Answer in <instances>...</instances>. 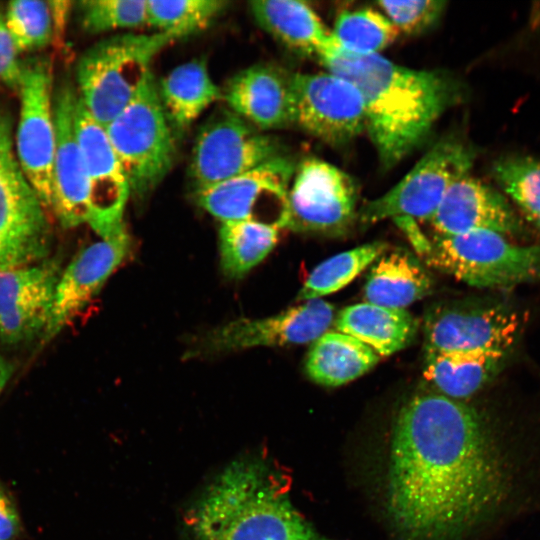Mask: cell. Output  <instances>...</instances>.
Masks as SVG:
<instances>
[{"instance_id": "obj_4", "label": "cell", "mask_w": 540, "mask_h": 540, "mask_svg": "<svg viewBox=\"0 0 540 540\" xmlns=\"http://www.w3.org/2000/svg\"><path fill=\"white\" fill-rule=\"evenodd\" d=\"M178 40L167 33H123L103 39L77 65L79 100L106 127L138 94L158 53Z\"/></svg>"}, {"instance_id": "obj_3", "label": "cell", "mask_w": 540, "mask_h": 540, "mask_svg": "<svg viewBox=\"0 0 540 540\" xmlns=\"http://www.w3.org/2000/svg\"><path fill=\"white\" fill-rule=\"evenodd\" d=\"M186 525L190 540H333L304 520L256 456L228 465L192 506Z\"/></svg>"}, {"instance_id": "obj_37", "label": "cell", "mask_w": 540, "mask_h": 540, "mask_svg": "<svg viewBox=\"0 0 540 540\" xmlns=\"http://www.w3.org/2000/svg\"><path fill=\"white\" fill-rule=\"evenodd\" d=\"M21 531V520L14 499L0 483V540H15Z\"/></svg>"}, {"instance_id": "obj_29", "label": "cell", "mask_w": 540, "mask_h": 540, "mask_svg": "<svg viewBox=\"0 0 540 540\" xmlns=\"http://www.w3.org/2000/svg\"><path fill=\"white\" fill-rule=\"evenodd\" d=\"M386 248V243L372 242L326 259L310 273L297 300L320 299L342 289L381 257Z\"/></svg>"}, {"instance_id": "obj_2", "label": "cell", "mask_w": 540, "mask_h": 540, "mask_svg": "<svg viewBox=\"0 0 540 540\" xmlns=\"http://www.w3.org/2000/svg\"><path fill=\"white\" fill-rule=\"evenodd\" d=\"M317 58L359 91L366 130L385 169L420 146L440 116L463 97L462 86L447 72L408 68L379 54H352L334 40Z\"/></svg>"}, {"instance_id": "obj_14", "label": "cell", "mask_w": 540, "mask_h": 540, "mask_svg": "<svg viewBox=\"0 0 540 540\" xmlns=\"http://www.w3.org/2000/svg\"><path fill=\"white\" fill-rule=\"evenodd\" d=\"M293 124L331 144L343 145L366 130L357 88L329 71L293 73Z\"/></svg>"}, {"instance_id": "obj_12", "label": "cell", "mask_w": 540, "mask_h": 540, "mask_svg": "<svg viewBox=\"0 0 540 540\" xmlns=\"http://www.w3.org/2000/svg\"><path fill=\"white\" fill-rule=\"evenodd\" d=\"M335 308L322 299L307 300L262 319L241 318L214 328L191 344L186 357L257 346L313 343L333 324Z\"/></svg>"}, {"instance_id": "obj_18", "label": "cell", "mask_w": 540, "mask_h": 540, "mask_svg": "<svg viewBox=\"0 0 540 540\" xmlns=\"http://www.w3.org/2000/svg\"><path fill=\"white\" fill-rule=\"evenodd\" d=\"M130 250L126 228L82 249L60 273L44 340L56 336L101 289Z\"/></svg>"}, {"instance_id": "obj_38", "label": "cell", "mask_w": 540, "mask_h": 540, "mask_svg": "<svg viewBox=\"0 0 540 540\" xmlns=\"http://www.w3.org/2000/svg\"><path fill=\"white\" fill-rule=\"evenodd\" d=\"M53 22V38H60L64 34L65 26L71 10L70 1H49Z\"/></svg>"}, {"instance_id": "obj_36", "label": "cell", "mask_w": 540, "mask_h": 540, "mask_svg": "<svg viewBox=\"0 0 540 540\" xmlns=\"http://www.w3.org/2000/svg\"><path fill=\"white\" fill-rule=\"evenodd\" d=\"M24 65L17 51L0 10V83L10 88H19Z\"/></svg>"}, {"instance_id": "obj_26", "label": "cell", "mask_w": 540, "mask_h": 540, "mask_svg": "<svg viewBox=\"0 0 540 540\" xmlns=\"http://www.w3.org/2000/svg\"><path fill=\"white\" fill-rule=\"evenodd\" d=\"M432 287V278L419 260L405 250H395L383 254L371 268L364 300L404 309L429 294Z\"/></svg>"}, {"instance_id": "obj_31", "label": "cell", "mask_w": 540, "mask_h": 540, "mask_svg": "<svg viewBox=\"0 0 540 540\" xmlns=\"http://www.w3.org/2000/svg\"><path fill=\"white\" fill-rule=\"evenodd\" d=\"M229 4L226 0H147V25L179 40L207 29Z\"/></svg>"}, {"instance_id": "obj_6", "label": "cell", "mask_w": 540, "mask_h": 540, "mask_svg": "<svg viewBox=\"0 0 540 540\" xmlns=\"http://www.w3.org/2000/svg\"><path fill=\"white\" fill-rule=\"evenodd\" d=\"M425 256L430 266L475 287H509L540 279V246L513 244L496 231L435 235Z\"/></svg>"}, {"instance_id": "obj_34", "label": "cell", "mask_w": 540, "mask_h": 540, "mask_svg": "<svg viewBox=\"0 0 540 540\" xmlns=\"http://www.w3.org/2000/svg\"><path fill=\"white\" fill-rule=\"evenodd\" d=\"M77 9L80 24L89 34L147 25V0H84Z\"/></svg>"}, {"instance_id": "obj_33", "label": "cell", "mask_w": 540, "mask_h": 540, "mask_svg": "<svg viewBox=\"0 0 540 540\" xmlns=\"http://www.w3.org/2000/svg\"><path fill=\"white\" fill-rule=\"evenodd\" d=\"M6 27L20 53L45 47L53 39L49 1H11L4 13Z\"/></svg>"}, {"instance_id": "obj_9", "label": "cell", "mask_w": 540, "mask_h": 540, "mask_svg": "<svg viewBox=\"0 0 540 540\" xmlns=\"http://www.w3.org/2000/svg\"><path fill=\"white\" fill-rule=\"evenodd\" d=\"M280 144L230 109L214 113L199 130L189 165L193 192L246 173L282 156Z\"/></svg>"}, {"instance_id": "obj_21", "label": "cell", "mask_w": 540, "mask_h": 540, "mask_svg": "<svg viewBox=\"0 0 540 540\" xmlns=\"http://www.w3.org/2000/svg\"><path fill=\"white\" fill-rule=\"evenodd\" d=\"M435 235L475 230L513 234L520 222L506 198L470 174L454 182L428 220Z\"/></svg>"}, {"instance_id": "obj_1", "label": "cell", "mask_w": 540, "mask_h": 540, "mask_svg": "<svg viewBox=\"0 0 540 540\" xmlns=\"http://www.w3.org/2000/svg\"><path fill=\"white\" fill-rule=\"evenodd\" d=\"M540 500V435L439 393L394 420L385 511L399 540H463Z\"/></svg>"}, {"instance_id": "obj_8", "label": "cell", "mask_w": 540, "mask_h": 540, "mask_svg": "<svg viewBox=\"0 0 540 540\" xmlns=\"http://www.w3.org/2000/svg\"><path fill=\"white\" fill-rule=\"evenodd\" d=\"M12 144L10 120L0 111V270L39 262L50 246L46 210Z\"/></svg>"}, {"instance_id": "obj_7", "label": "cell", "mask_w": 540, "mask_h": 540, "mask_svg": "<svg viewBox=\"0 0 540 540\" xmlns=\"http://www.w3.org/2000/svg\"><path fill=\"white\" fill-rule=\"evenodd\" d=\"M474 151L456 137L437 141L393 188L359 211L363 223L387 218L429 220L450 186L469 174Z\"/></svg>"}, {"instance_id": "obj_27", "label": "cell", "mask_w": 540, "mask_h": 540, "mask_svg": "<svg viewBox=\"0 0 540 540\" xmlns=\"http://www.w3.org/2000/svg\"><path fill=\"white\" fill-rule=\"evenodd\" d=\"M379 356L358 339L327 331L313 342L305 361V372L315 383L339 386L367 373Z\"/></svg>"}, {"instance_id": "obj_17", "label": "cell", "mask_w": 540, "mask_h": 540, "mask_svg": "<svg viewBox=\"0 0 540 540\" xmlns=\"http://www.w3.org/2000/svg\"><path fill=\"white\" fill-rule=\"evenodd\" d=\"M60 273L48 260L0 270V340L15 344L44 332Z\"/></svg>"}, {"instance_id": "obj_16", "label": "cell", "mask_w": 540, "mask_h": 540, "mask_svg": "<svg viewBox=\"0 0 540 540\" xmlns=\"http://www.w3.org/2000/svg\"><path fill=\"white\" fill-rule=\"evenodd\" d=\"M518 314L498 303H450L425 316L426 351L501 349L511 351L518 336Z\"/></svg>"}, {"instance_id": "obj_19", "label": "cell", "mask_w": 540, "mask_h": 540, "mask_svg": "<svg viewBox=\"0 0 540 540\" xmlns=\"http://www.w3.org/2000/svg\"><path fill=\"white\" fill-rule=\"evenodd\" d=\"M77 101L74 90L63 86L53 103L56 149L49 211L65 228L88 224L90 218L85 165L75 133Z\"/></svg>"}, {"instance_id": "obj_24", "label": "cell", "mask_w": 540, "mask_h": 540, "mask_svg": "<svg viewBox=\"0 0 540 540\" xmlns=\"http://www.w3.org/2000/svg\"><path fill=\"white\" fill-rule=\"evenodd\" d=\"M159 99L173 132H184L213 103L222 89L213 81L203 59L173 68L157 83Z\"/></svg>"}, {"instance_id": "obj_25", "label": "cell", "mask_w": 540, "mask_h": 540, "mask_svg": "<svg viewBox=\"0 0 540 540\" xmlns=\"http://www.w3.org/2000/svg\"><path fill=\"white\" fill-rule=\"evenodd\" d=\"M335 327L337 331L361 341L379 357H385L412 342L418 322L405 309L364 302L341 310Z\"/></svg>"}, {"instance_id": "obj_15", "label": "cell", "mask_w": 540, "mask_h": 540, "mask_svg": "<svg viewBox=\"0 0 540 540\" xmlns=\"http://www.w3.org/2000/svg\"><path fill=\"white\" fill-rule=\"evenodd\" d=\"M75 133L88 184V225L101 238H109L125 228L123 214L131 195L129 183L105 127L91 117L79 98Z\"/></svg>"}, {"instance_id": "obj_5", "label": "cell", "mask_w": 540, "mask_h": 540, "mask_svg": "<svg viewBox=\"0 0 540 540\" xmlns=\"http://www.w3.org/2000/svg\"><path fill=\"white\" fill-rule=\"evenodd\" d=\"M105 130L131 194L145 197L166 177L175 158L174 132L162 108L153 74Z\"/></svg>"}, {"instance_id": "obj_20", "label": "cell", "mask_w": 540, "mask_h": 540, "mask_svg": "<svg viewBox=\"0 0 540 540\" xmlns=\"http://www.w3.org/2000/svg\"><path fill=\"white\" fill-rule=\"evenodd\" d=\"M293 73L271 64L247 67L228 80L229 109L261 131L293 125Z\"/></svg>"}, {"instance_id": "obj_22", "label": "cell", "mask_w": 540, "mask_h": 540, "mask_svg": "<svg viewBox=\"0 0 540 540\" xmlns=\"http://www.w3.org/2000/svg\"><path fill=\"white\" fill-rule=\"evenodd\" d=\"M509 352L501 349L426 351L424 379L446 397L476 394L504 368Z\"/></svg>"}, {"instance_id": "obj_32", "label": "cell", "mask_w": 540, "mask_h": 540, "mask_svg": "<svg viewBox=\"0 0 540 540\" xmlns=\"http://www.w3.org/2000/svg\"><path fill=\"white\" fill-rule=\"evenodd\" d=\"M493 175L503 191L532 222L540 216V161L510 155L498 159Z\"/></svg>"}, {"instance_id": "obj_11", "label": "cell", "mask_w": 540, "mask_h": 540, "mask_svg": "<svg viewBox=\"0 0 540 540\" xmlns=\"http://www.w3.org/2000/svg\"><path fill=\"white\" fill-rule=\"evenodd\" d=\"M20 115L16 157L46 211L52 199V170L56 128L52 102V73L48 62L24 65L20 86Z\"/></svg>"}, {"instance_id": "obj_23", "label": "cell", "mask_w": 540, "mask_h": 540, "mask_svg": "<svg viewBox=\"0 0 540 540\" xmlns=\"http://www.w3.org/2000/svg\"><path fill=\"white\" fill-rule=\"evenodd\" d=\"M249 6L257 25L297 54L318 57L333 41L331 31L306 2L254 0Z\"/></svg>"}, {"instance_id": "obj_30", "label": "cell", "mask_w": 540, "mask_h": 540, "mask_svg": "<svg viewBox=\"0 0 540 540\" xmlns=\"http://www.w3.org/2000/svg\"><path fill=\"white\" fill-rule=\"evenodd\" d=\"M331 35L337 46L346 52L374 55L390 46L399 32L383 13L364 8L341 12Z\"/></svg>"}, {"instance_id": "obj_39", "label": "cell", "mask_w": 540, "mask_h": 540, "mask_svg": "<svg viewBox=\"0 0 540 540\" xmlns=\"http://www.w3.org/2000/svg\"><path fill=\"white\" fill-rule=\"evenodd\" d=\"M9 374L10 373H9L8 365L0 356V393L9 378Z\"/></svg>"}, {"instance_id": "obj_40", "label": "cell", "mask_w": 540, "mask_h": 540, "mask_svg": "<svg viewBox=\"0 0 540 540\" xmlns=\"http://www.w3.org/2000/svg\"><path fill=\"white\" fill-rule=\"evenodd\" d=\"M531 223H533L538 231L540 232V216H538L536 219H534Z\"/></svg>"}, {"instance_id": "obj_28", "label": "cell", "mask_w": 540, "mask_h": 540, "mask_svg": "<svg viewBox=\"0 0 540 540\" xmlns=\"http://www.w3.org/2000/svg\"><path fill=\"white\" fill-rule=\"evenodd\" d=\"M278 230L253 222L221 223L219 249L224 274L240 278L258 265L275 247Z\"/></svg>"}, {"instance_id": "obj_13", "label": "cell", "mask_w": 540, "mask_h": 540, "mask_svg": "<svg viewBox=\"0 0 540 540\" xmlns=\"http://www.w3.org/2000/svg\"><path fill=\"white\" fill-rule=\"evenodd\" d=\"M357 189L338 167L316 158L294 171L288 193L286 228L296 232L339 234L356 217Z\"/></svg>"}, {"instance_id": "obj_10", "label": "cell", "mask_w": 540, "mask_h": 540, "mask_svg": "<svg viewBox=\"0 0 540 540\" xmlns=\"http://www.w3.org/2000/svg\"><path fill=\"white\" fill-rule=\"evenodd\" d=\"M284 155L246 173L194 193L197 204L226 222H253L286 227L288 193L295 171Z\"/></svg>"}, {"instance_id": "obj_35", "label": "cell", "mask_w": 540, "mask_h": 540, "mask_svg": "<svg viewBox=\"0 0 540 540\" xmlns=\"http://www.w3.org/2000/svg\"><path fill=\"white\" fill-rule=\"evenodd\" d=\"M383 14L398 32L416 35L429 29L442 15L446 2L442 0L378 1Z\"/></svg>"}]
</instances>
